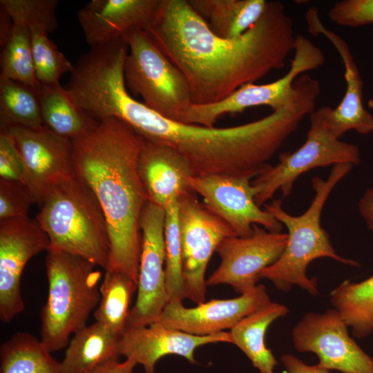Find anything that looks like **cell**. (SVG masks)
Instances as JSON below:
<instances>
[{
    "label": "cell",
    "instance_id": "obj_1",
    "mask_svg": "<svg viewBox=\"0 0 373 373\" xmlns=\"http://www.w3.org/2000/svg\"><path fill=\"white\" fill-rule=\"evenodd\" d=\"M146 32L184 75L196 105L216 103L283 68L296 35L278 1H267L259 20L240 37L226 39L212 32L188 0H161Z\"/></svg>",
    "mask_w": 373,
    "mask_h": 373
},
{
    "label": "cell",
    "instance_id": "obj_2",
    "mask_svg": "<svg viewBox=\"0 0 373 373\" xmlns=\"http://www.w3.org/2000/svg\"><path fill=\"white\" fill-rule=\"evenodd\" d=\"M72 142L76 175L91 189L108 223L110 255L105 271L122 272L137 283L140 222L149 200L137 169L145 139L121 119L108 117Z\"/></svg>",
    "mask_w": 373,
    "mask_h": 373
},
{
    "label": "cell",
    "instance_id": "obj_3",
    "mask_svg": "<svg viewBox=\"0 0 373 373\" xmlns=\"http://www.w3.org/2000/svg\"><path fill=\"white\" fill-rule=\"evenodd\" d=\"M353 166L348 163L337 164L333 166L326 180L314 177L312 180L314 191L313 200L300 216H291L286 212L281 199L264 204V209L287 227L288 239L282 255L260 273V278L269 280L278 289L283 291H289L294 285H298L316 296L318 294L317 280L309 278L306 274L307 267L312 261L329 258L344 265H358L357 262L337 254L329 234L321 224V213L329 195Z\"/></svg>",
    "mask_w": 373,
    "mask_h": 373
},
{
    "label": "cell",
    "instance_id": "obj_4",
    "mask_svg": "<svg viewBox=\"0 0 373 373\" xmlns=\"http://www.w3.org/2000/svg\"><path fill=\"white\" fill-rule=\"evenodd\" d=\"M40 207L36 219L49 238L50 249L106 269L110 255L108 223L85 182L76 175L53 189Z\"/></svg>",
    "mask_w": 373,
    "mask_h": 373
},
{
    "label": "cell",
    "instance_id": "obj_5",
    "mask_svg": "<svg viewBox=\"0 0 373 373\" xmlns=\"http://www.w3.org/2000/svg\"><path fill=\"white\" fill-rule=\"evenodd\" d=\"M46 258L48 292L41 311V341L53 352L86 326L100 300L101 272L88 260L49 249Z\"/></svg>",
    "mask_w": 373,
    "mask_h": 373
},
{
    "label": "cell",
    "instance_id": "obj_6",
    "mask_svg": "<svg viewBox=\"0 0 373 373\" xmlns=\"http://www.w3.org/2000/svg\"><path fill=\"white\" fill-rule=\"evenodd\" d=\"M128 46L124 75L127 90L142 103L168 119L180 121L193 104L189 84L146 30L122 38Z\"/></svg>",
    "mask_w": 373,
    "mask_h": 373
},
{
    "label": "cell",
    "instance_id": "obj_7",
    "mask_svg": "<svg viewBox=\"0 0 373 373\" xmlns=\"http://www.w3.org/2000/svg\"><path fill=\"white\" fill-rule=\"evenodd\" d=\"M276 166H268L251 182L256 194L255 200L261 207L280 191L283 198L291 193L296 179L316 167L337 164H358L361 152L358 146L341 141L332 133L326 117L325 106L309 115V128L303 145L294 152L279 155Z\"/></svg>",
    "mask_w": 373,
    "mask_h": 373
},
{
    "label": "cell",
    "instance_id": "obj_8",
    "mask_svg": "<svg viewBox=\"0 0 373 373\" xmlns=\"http://www.w3.org/2000/svg\"><path fill=\"white\" fill-rule=\"evenodd\" d=\"M294 52L290 67L282 77L264 84H245L213 104H192L180 122L213 127L219 117L227 114L240 113L259 106H269L273 111L288 106L296 96V79L307 71L318 68L325 61L322 50L300 34L296 35Z\"/></svg>",
    "mask_w": 373,
    "mask_h": 373
},
{
    "label": "cell",
    "instance_id": "obj_9",
    "mask_svg": "<svg viewBox=\"0 0 373 373\" xmlns=\"http://www.w3.org/2000/svg\"><path fill=\"white\" fill-rule=\"evenodd\" d=\"M178 222L185 296L198 305L205 302V274L213 254L223 240L237 236L193 191L178 198Z\"/></svg>",
    "mask_w": 373,
    "mask_h": 373
},
{
    "label": "cell",
    "instance_id": "obj_10",
    "mask_svg": "<svg viewBox=\"0 0 373 373\" xmlns=\"http://www.w3.org/2000/svg\"><path fill=\"white\" fill-rule=\"evenodd\" d=\"M141 251L137 295L126 328L148 327L160 317L169 303L165 275V211L148 201L140 218Z\"/></svg>",
    "mask_w": 373,
    "mask_h": 373
},
{
    "label": "cell",
    "instance_id": "obj_11",
    "mask_svg": "<svg viewBox=\"0 0 373 373\" xmlns=\"http://www.w3.org/2000/svg\"><path fill=\"white\" fill-rule=\"evenodd\" d=\"M0 129L10 135L21 156L26 185L34 203L41 206L53 189L76 176L71 140L44 126Z\"/></svg>",
    "mask_w": 373,
    "mask_h": 373
},
{
    "label": "cell",
    "instance_id": "obj_12",
    "mask_svg": "<svg viewBox=\"0 0 373 373\" xmlns=\"http://www.w3.org/2000/svg\"><path fill=\"white\" fill-rule=\"evenodd\" d=\"M347 325L334 309L309 312L293 328L291 338L300 352H312L318 365L343 373H373V358L349 335Z\"/></svg>",
    "mask_w": 373,
    "mask_h": 373
},
{
    "label": "cell",
    "instance_id": "obj_13",
    "mask_svg": "<svg viewBox=\"0 0 373 373\" xmlns=\"http://www.w3.org/2000/svg\"><path fill=\"white\" fill-rule=\"evenodd\" d=\"M250 177L229 175L193 176L189 186L203 198L204 205L224 220L238 237L253 233L254 224L272 233H281L283 224L255 200Z\"/></svg>",
    "mask_w": 373,
    "mask_h": 373
},
{
    "label": "cell",
    "instance_id": "obj_14",
    "mask_svg": "<svg viewBox=\"0 0 373 373\" xmlns=\"http://www.w3.org/2000/svg\"><path fill=\"white\" fill-rule=\"evenodd\" d=\"M50 249L49 238L28 216L0 220V320L10 322L24 309L21 278L28 261Z\"/></svg>",
    "mask_w": 373,
    "mask_h": 373
},
{
    "label": "cell",
    "instance_id": "obj_15",
    "mask_svg": "<svg viewBox=\"0 0 373 373\" xmlns=\"http://www.w3.org/2000/svg\"><path fill=\"white\" fill-rule=\"evenodd\" d=\"M287 239V233H272L258 224H254L249 237L225 238L216 249L220 263L207 285H229L240 294L252 289L260 273L282 255Z\"/></svg>",
    "mask_w": 373,
    "mask_h": 373
},
{
    "label": "cell",
    "instance_id": "obj_16",
    "mask_svg": "<svg viewBox=\"0 0 373 373\" xmlns=\"http://www.w3.org/2000/svg\"><path fill=\"white\" fill-rule=\"evenodd\" d=\"M270 301L265 285L260 284L238 297L212 299L194 307H184L182 301L169 302L153 324L193 335H211L231 329Z\"/></svg>",
    "mask_w": 373,
    "mask_h": 373
},
{
    "label": "cell",
    "instance_id": "obj_17",
    "mask_svg": "<svg viewBox=\"0 0 373 373\" xmlns=\"http://www.w3.org/2000/svg\"><path fill=\"white\" fill-rule=\"evenodd\" d=\"M305 17L308 32L326 37L338 52L344 66L346 82L344 96L336 108L325 106L327 121L332 133L338 139L350 131L363 135L373 133V115L363 104V84L348 44L323 25L315 8L309 9Z\"/></svg>",
    "mask_w": 373,
    "mask_h": 373
},
{
    "label": "cell",
    "instance_id": "obj_18",
    "mask_svg": "<svg viewBox=\"0 0 373 373\" xmlns=\"http://www.w3.org/2000/svg\"><path fill=\"white\" fill-rule=\"evenodd\" d=\"M161 0H91L77 11L86 42L103 45L135 30H147Z\"/></svg>",
    "mask_w": 373,
    "mask_h": 373
},
{
    "label": "cell",
    "instance_id": "obj_19",
    "mask_svg": "<svg viewBox=\"0 0 373 373\" xmlns=\"http://www.w3.org/2000/svg\"><path fill=\"white\" fill-rule=\"evenodd\" d=\"M230 343L229 332L198 336L155 324L148 327L126 328L120 336L119 352L126 358H133L146 373H155L157 362L166 355H178L196 364L195 350L210 343Z\"/></svg>",
    "mask_w": 373,
    "mask_h": 373
},
{
    "label": "cell",
    "instance_id": "obj_20",
    "mask_svg": "<svg viewBox=\"0 0 373 373\" xmlns=\"http://www.w3.org/2000/svg\"><path fill=\"white\" fill-rule=\"evenodd\" d=\"M137 169L149 201L164 209L183 193L192 191L189 162L173 149L145 140Z\"/></svg>",
    "mask_w": 373,
    "mask_h": 373
},
{
    "label": "cell",
    "instance_id": "obj_21",
    "mask_svg": "<svg viewBox=\"0 0 373 373\" xmlns=\"http://www.w3.org/2000/svg\"><path fill=\"white\" fill-rule=\"evenodd\" d=\"M119 335L95 322L73 335L61 362L64 373H93L102 365L121 356Z\"/></svg>",
    "mask_w": 373,
    "mask_h": 373
},
{
    "label": "cell",
    "instance_id": "obj_22",
    "mask_svg": "<svg viewBox=\"0 0 373 373\" xmlns=\"http://www.w3.org/2000/svg\"><path fill=\"white\" fill-rule=\"evenodd\" d=\"M288 312L285 305L270 301L230 329L232 343L244 352L260 373H274L278 362L265 344V334L274 321Z\"/></svg>",
    "mask_w": 373,
    "mask_h": 373
},
{
    "label": "cell",
    "instance_id": "obj_23",
    "mask_svg": "<svg viewBox=\"0 0 373 373\" xmlns=\"http://www.w3.org/2000/svg\"><path fill=\"white\" fill-rule=\"evenodd\" d=\"M38 96L43 125L58 135L71 140L77 139L98 122L80 108L59 83L41 84Z\"/></svg>",
    "mask_w": 373,
    "mask_h": 373
},
{
    "label": "cell",
    "instance_id": "obj_24",
    "mask_svg": "<svg viewBox=\"0 0 373 373\" xmlns=\"http://www.w3.org/2000/svg\"><path fill=\"white\" fill-rule=\"evenodd\" d=\"M216 35L233 39L240 37L261 17L266 0H188Z\"/></svg>",
    "mask_w": 373,
    "mask_h": 373
},
{
    "label": "cell",
    "instance_id": "obj_25",
    "mask_svg": "<svg viewBox=\"0 0 373 373\" xmlns=\"http://www.w3.org/2000/svg\"><path fill=\"white\" fill-rule=\"evenodd\" d=\"M41 340L20 332L0 347V373H64Z\"/></svg>",
    "mask_w": 373,
    "mask_h": 373
},
{
    "label": "cell",
    "instance_id": "obj_26",
    "mask_svg": "<svg viewBox=\"0 0 373 373\" xmlns=\"http://www.w3.org/2000/svg\"><path fill=\"white\" fill-rule=\"evenodd\" d=\"M330 302L354 336L363 338L373 332V275L358 283L345 280L330 293Z\"/></svg>",
    "mask_w": 373,
    "mask_h": 373
},
{
    "label": "cell",
    "instance_id": "obj_27",
    "mask_svg": "<svg viewBox=\"0 0 373 373\" xmlns=\"http://www.w3.org/2000/svg\"><path fill=\"white\" fill-rule=\"evenodd\" d=\"M137 283L127 275L106 270L100 284V300L94 313L95 321L121 336L126 329L129 305Z\"/></svg>",
    "mask_w": 373,
    "mask_h": 373
},
{
    "label": "cell",
    "instance_id": "obj_28",
    "mask_svg": "<svg viewBox=\"0 0 373 373\" xmlns=\"http://www.w3.org/2000/svg\"><path fill=\"white\" fill-rule=\"evenodd\" d=\"M42 126L38 89L15 80L0 79V128Z\"/></svg>",
    "mask_w": 373,
    "mask_h": 373
},
{
    "label": "cell",
    "instance_id": "obj_29",
    "mask_svg": "<svg viewBox=\"0 0 373 373\" xmlns=\"http://www.w3.org/2000/svg\"><path fill=\"white\" fill-rule=\"evenodd\" d=\"M0 79H12L38 89L28 25L12 21L10 35L1 48Z\"/></svg>",
    "mask_w": 373,
    "mask_h": 373
},
{
    "label": "cell",
    "instance_id": "obj_30",
    "mask_svg": "<svg viewBox=\"0 0 373 373\" xmlns=\"http://www.w3.org/2000/svg\"><path fill=\"white\" fill-rule=\"evenodd\" d=\"M165 211V275L169 302L186 298L182 273V251L178 222V199L171 202Z\"/></svg>",
    "mask_w": 373,
    "mask_h": 373
},
{
    "label": "cell",
    "instance_id": "obj_31",
    "mask_svg": "<svg viewBox=\"0 0 373 373\" xmlns=\"http://www.w3.org/2000/svg\"><path fill=\"white\" fill-rule=\"evenodd\" d=\"M28 27L37 81L43 85L59 84L63 75L73 71L74 65L48 37L45 29L37 26Z\"/></svg>",
    "mask_w": 373,
    "mask_h": 373
},
{
    "label": "cell",
    "instance_id": "obj_32",
    "mask_svg": "<svg viewBox=\"0 0 373 373\" xmlns=\"http://www.w3.org/2000/svg\"><path fill=\"white\" fill-rule=\"evenodd\" d=\"M57 0H1L12 21H20L28 26H37L48 33L56 30Z\"/></svg>",
    "mask_w": 373,
    "mask_h": 373
},
{
    "label": "cell",
    "instance_id": "obj_33",
    "mask_svg": "<svg viewBox=\"0 0 373 373\" xmlns=\"http://www.w3.org/2000/svg\"><path fill=\"white\" fill-rule=\"evenodd\" d=\"M33 203L25 184L0 179V220L28 216Z\"/></svg>",
    "mask_w": 373,
    "mask_h": 373
},
{
    "label": "cell",
    "instance_id": "obj_34",
    "mask_svg": "<svg viewBox=\"0 0 373 373\" xmlns=\"http://www.w3.org/2000/svg\"><path fill=\"white\" fill-rule=\"evenodd\" d=\"M330 21L341 26L356 28L373 24V0H342L328 10Z\"/></svg>",
    "mask_w": 373,
    "mask_h": 373
},
{
    "label": "cell",
    "instance_id": "obj_35",
    "mask_svg": "<svg viewBox=\"0 0 373 373\" xmlns=\"http://www.w3.org/2000/svg\"><path fill=\"white\" fill-rule=\"evenodd\" d=\"M0 178L26 184L23 160L12 137L4 129H0Z\"/></svg>",
    "mask_w": 373,
    "mask_h": 373
},
{
    "label": "cell",
    "instance_id": "obj_36",
    "mask_svg": "<svg viewBox=\"0 0 373 373\" xmlns=\"http://www.w3.org/2000/svg\"><path fill=\"white\" fill-rule=\"evenodd\" d=\"M287 373H331L329 370L319 365H309L294 355L287 354L281 356Z\"/></svg>",
    "mask_w": 373,
    "mask_h": 373
},
{
    "label": "cell",
    "instance_id": "obj_37",
    "mask_svg": "<svg viewBox=\"0 0 373 373\" xmlns=\"http://www.w3.org/2000/svg\"><path fill=\"white\" fill-rule=\"evenodd\" d=\"M358 209L367 227L373 232V186L368 188L362 195Z\"/></svg>",
    "mask_w": 373,
    "mask_h": 373
},
{
    "label": "cell",
    "instance_id": "obj_38",
    "mask_svg": "<svg viewBox=\"0 0 373 373\" xmlns=\"http://www.w3.org/2000/svg\"><path fill=\"white\" fill-rule=\"evenodd\" d=\"M137 365L132 358H126L123 362L115 359L102 365L93 373H132Z\"/></svg>",
    "mask_w": 373,
    "mask_h": 373
},
{
    "label": "cell",
    "instance_id": "obj_39",
    "mask_svg": "<svg viewBox=\"0 0 373 373\" xmlns=\"http://www.w3.org/2000/svg\"><path fill=\"white\" fill-rule=\"evenodd\" d=\"M0 45L2 48L7 42L12 28V21L6 11V10L0 6Z\"/></svg>",
    "mask_w": 373,
    "mask_h": 373
}]
</instances>
